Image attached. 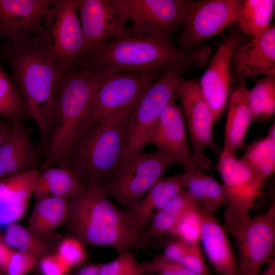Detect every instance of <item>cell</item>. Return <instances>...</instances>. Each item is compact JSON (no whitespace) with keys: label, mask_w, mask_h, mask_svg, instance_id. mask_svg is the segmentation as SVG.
Here are the masks:
<instances>
[{"label":"cell","mask_w":275,"mask_h":275,"mask_svg":"<svg viewBox=\"0 0 275 275\" xmlns=\"http://www.w3.org/2000/svg\"><path fill=\"white\" fill-rule=\"evenodd\" d=\"M40 170L19 173L0 180V226L16 223L34 196Z\"/></svg>","instance_id":"7402d4cb"},{"label":"cell","mask_w":275,"mask_h":275,"mask_svg":"<svg viewBox=\"0 0 275 275\" xmlns=\"http://www.w3.org/2000/svg\"><path fill=\"white\" fill-rule=\"evenodd\" d=\"M202 225V216L197 204L181 215L169 234L187 243L199 242Z\"/></svg>","instance_id":"836d02e7"},{"label":"cell","mask_w":275,"mask_h":275,"mask_svg":"<svg viewBox=\"0 0 275 275\" xmlns=\"http://www.w3.org/2000/svg\"><path fill=\"white\" fill-rule=\"evenodd\" d=\"M37 262L34 257L11 249L1 268L5 275H26Z\"/></svg>","instance_id":"74e56055"},{"label":"cell","mask_w":275,"mask_h":275,"mask_svg":"<svg viewBox=\"0 0 275 275\" xmlns=\"http://www.w3.org/2000/svg\"><path fill=\"white\" fill-rule=\"evenodd\" d=\"M41 275H69L70 268L55 254H49L39 261Z\"/></svg>","instance_id":"ab89813d"},{"label":"cell","mask_w":275,"mask_h":275,"mask_svg":"<svg viewBox=\"0 0 275 275\" xmlns=\"http://www.w3.org/2000/svg\"><path fill=\"white\" fill-rule=\"evenodd\" d=\"M77 0H52L35 36L64 69L78 63L87 52Z\"/></svg>","instance_id":"8992f818"},{"label":"cell","mask_w":275,"mask_h":275,"mask_svg":"<svg viewBox=\"0 0 275 275\" xmlns=\"http://www.w3.org/2000/svg\"><path fill=\"white\" fill-rule=\"evenodd\" d=\"M64 224L85 245L109 247L118 253L146 250L154 244L134 227L129 210L118 208L97 184L85 185L69 199Z\"/></svg>","instance_id":"3957f363"},{"label":"cell","mask_w":275,"mask_h":275,"mask_svg":"<svg viewBox=\"0 0 275 275\" xmlns=\"http://www.w3.org/2000/svg\"><path fill=\"white\" fill-rule=\"evenodd\" d=\"M225 36L211 59L208 68L199 82L209 105L215 123L227 103L232 83L231 61L234 51L247 41L248 37L235 23L229 26Z\"/></svg>","instance_id":"4fadbf2b"},{"label":"cell","mask_w":275,"mask_h":275,"mask_svg":"<svg viewBox=\"0 0 275 275\" xmlns=\"http://www.w3.org/2000/svg\"><path fill=\"white\" fill-rule=\"evenodd\" d=\"M98 267L97 264L84 265L69 275H98Z\"/></svg>","instance_id":"7bdbcfd3"},{"label":"cell","mask_w":275,"mask_h":275,"mask_svg":"<svg viewBox=\"0 0 275 275\" xmlns=\"http://www.w3.org/2000/svg\"><path fill=\"white\" fill-rule=\"evenodd\" d=\"M145 275H152L151 274H149V273H145Z\"/></svg>","instance_id":"bcb514c9"},{"label":"cell","mask_w":275,"mask_h":275,"mask_svg":"<svg viewBox=\"0 0 275 275\" xmlns=\"http://www.w3.org/2000/svg\"><path fill=\"white\" fill-rule=\"evenodd\" d=\"M232 80L237 84L260 75L275 74V26L261 37L251 39L234 52L231 61Z\"/></svg>","instance_id":"d6986e66"},{"label":"cell","mask_w":275,"mask_h":275,"mask_svg":"<svg viewBox=\"0 0 275 275\" xmlns=\"http://www.w3.org/2000/svg\"><path fill=\"white\" fill-rule=\"evenodd\" d=\"M198 207L202 219L200 241L209 261L221 275H239L237 259L226 230L213 212Z\"/></svg>","instance_id":"44dd1931"},{"label":"cell","mask_w":275,"mask_h":275,"mask_svg":"<svg viewBox=\"0 0 275 275\" xmlns=\"http://www.w3.org/2000/svg\"><path fill=\"white\" fill-rule=\"evenodd\" d=\"M158 77L130 72L103 73L81 130L113 114L131 110L148 86Z\"/></svg>","instance_id":"30bf717a"},{"label":"cell","mask_w":275,"mask_h":275,"mask_svg":"<svg viewBox=\"0 0 275 275\" xmlns=\"http://www.w3.org/2000/svg\"><path fill=\"white\" fill-rule=\"evenodd\" d=\"M56 254L70 269L82 264L87 258L84 244L72 236L61 241Z\"/></svg>","instance_id":"d590c367"},{"label":"cell","mask_w":275,"mask_h":275,"mask_svg":"<svg viewBox=\"0 0 275 275\" xmlns=\"http://www.w3.org/2000/svg\"><path fill=\"white\" fill-rule=\"evenodd\" d=\"M1 51L10 64L11 79L37 126L40 150L45 156L59 114L61 79L65 69L35 36L18 42L6 39Z\"/></svg>","instance_id":"7a4b0ae2"},{"label":"cell","mask_w":275,"mask_h":275,"mask_svg":"<svg viewBox=\"0 0 275 275\" xmlns=\"http://www.w3.org/2000/svg\"><path fill=\"white\" fill-rule=\"evenodd\" d=\"M77 7L86 53L119 35L125 29L127 19L118 0H77Z\"/></svg>","instance_id":"9a60e30c"},{"label":"cell","mask_w":275,"mask_h":275,"mask_svg":"<svg viewBox=\"0 0 275 275\" xmlns=\"http://www.w3.org/2000/svg\"><path fill=\"white\" fill-rule=\"evenodd\" d=\"M197 203L184 188L154 215L148 227L142 232L143 237L148 240L169 234L181 216Z\"/></svg>","instance_id":"f1b7e54d"},{"label":"cell","mask_w":275,"mask_h":275,"mask_svg":"<svg viewBox=\"0 0 275 275\" xmlns=\"http://www.w3.org/2000/svg\"><path fill=\"white\" fill-rule=\"evenodd\" d=\"M181 173L161 177L141 199L136 207L129 210L131 221L143 232L154 215L184 189Z\"/></svg>","instance_id":"cb8c5ba5"},{"label":"cell","mask_w":275,"mask_h":275,"mask_svg":"<svg viewBox=\"0 0 275 275\" xmlns=\"http://www.w3.org/2000/svg\"><path fill=\"white\" fill-rule=\"evenodd\" d=\"M249 94L245 81H242L230 96L221 154H235L244 146L247 131L254 121Z\"/></svg>","instance_id":"603a6c76"},{"label":"cell","mask_w":275,"mask_h":275,"mask_svg":"<svg viewBox=\"0 0 275 275\" xmlns=\"http://www.w3.org/2000/svg\"><path fill=\"white\" fill-rule=\"evenodd\" d=\"M174 160L162 151L140 152L123 165L99 186L105 195L132 210L159 180Z\"/></svg>","instance_id":"52a82bcc"},{"label":"cell","mask_w":275,"mask_h":275,"mask_svg":"<svg viewBox=\"0 0 275 275\" xmlns=\"http://www.w3.org/2000/svg\"><path fill=\"white\" fill-rule=\"evenodd\" d=\"M142 263L136 260L130 251L118 253L114 260L99 264L98 275H145Z\"/></svg>","instance_id":"e575fe53"},{"label":"cell","mask_w":275,"mask_h":275,"mask_svg":"<svg viewBox=\"0 0 275 275\" xmlns=\"http://www.w3.org/2000/svg\"><path fill=\"white\" fill-rule=\"evenodd\" d=\"M174 97L180 100L191 144V159L195 167L208 171L212 161L204 153L206 148L216 149L212 136L214 123L212 113L198 81L182 77L178 83Z\"/></svg>","instance_id":"8fae6325"},{"label":"cell","mask_w":275,"mask_h":275,"mask_svg":"<svg viewBox=\"0 0 275 275\" xmlns=\"http://www.w3.org/2000/svg\"><path fill=\"white\" fill-rule=\"evenodd\" d=\"M0 275H3L0 270Z\"/></svg>","instance_id":"7dc6e473"},{"label":"cell","mask_w":275,"mask_h":275,"mask_svg":"<svg viewBox=\"0 0 275 275\" xmlns=\"http://www.w3.org/2000/svg\"><path fill=\"white\" fill-rule=\"evenodd\" d=\"M85 184L68 166H58L40 170L34 196L36 201L46 198L70 199L77 195Z\"/></svg>","instance_id":"484cf974"},{"label":"cell","mask_w":275,"mask_h":275,"mask_svg":"<svg viewBox=\"0 0 275 275\" xmlns=\"http://www.w3.org/2000/svg\"><path fill=\"white\" fill-rule=\"evenodd\" d=\"M249 104L254 121H266L275 112V74L264 75L249 91Z\"/></svg>","instance_id":"1f68e13d"},{"label":"cell","mask_w":275,"mask_h":275,"mask_svg":"<svg viewBox=\"0 0 275 275\" xmlns=\"http://www.w3.org/2000/svg\"><path fill=\"white\" fill-rule=\"evenodd\" d=\"M189 244L190 243L176 238L170 239L165 243L163 255L170 259L180 263Z\"/></svg>","instance_id":"60d3db41"},{"label":"cell","mask_w":275,"mask_h":275,"mask_svg":"<svg viewBox=\"0 0 275 275\" xmlns=\"http://www.w3.org/2000/svg\"><path fill=\"white\" fill-rule=\"evenodd\" d=\"M11 249L3 241L0 240V269L8 256Z\"/></svg>","instance_id":"ee69618b"},{"label":"cell","mask_w":275,"mask_h":275,"mask_svg":"<svg viewBox=\"0 0 275 275\" xmlns=\"http://www.w3.org/2000/svg\"><path fill=\"white\" fill-rule=\"evenodd\" d=\"M52 0H0V36L18 42L36 36Z\"/></svg>","instance_id":"e0dca14e"},{"label":"cell","mask_w":275,"mask_h":275,"mask_svg":"<svg viewBox=\"0 0 275 275\" xmlns=\"http://www.w3.org/2000/svg\"><path fill=\"white\" fill-rule=\"evenodd\" d=\"M13 128L12 123L4 119H0V148L10 137Z\"/></svg>","instance_id":"b9f144b4"},{"label":"cell","mask_w":275,"mask_h":275,"mask_svg":"<svg viewBox=\"0 0 275 275\" xmlns=\"http://www.w3.org/2000/svg\"><path fill=\"white\" fill-rule=\"evenodd\" d=\"M183 167L185 171L195 167L191 159L182 109L173 98L162 112L147 140Z\"/></svg>","instance_id":"2e32d148"},{"label":"cell","mask_w":275,"mask_h":275,"mask_svg":"<svg viewBox=\"0 0 275 275\" xmlns=\"http://www.w3.org/2000/svg\"><path fill=\"white\" fill-rule=\"evenodd\" d=\"M211 47L202 44L191 51L177 46L170 36L132 22L118 36L88 52L80 61L102 73L130 72L159 76L167 70L181 77L204 67Z\"/></svg>","instance_id":"6da1fadb"},{"label":"cell","mask_w":275,"mask_h":275,"mask_svg":"<svg viewBox=\"0 0 275 275\" xmlns=\"http://www.w3.org/2000/svg\"><path fill=\"white\" fill-rule=\"evenodd\" d=\"M0 117L12 124L29 118V111L22 96L1 67Z\"/></svg>","instance_id":"d6a6232c"},{"label":"cell","mask_w":275,"mask_h":275,"mask_svg":"<svg viewBox=\"0 0 275 275\" xmlns=\"http://www.w3.org/2000/svg\"><path fill=\"white\" fill-rule=\"evenodd\" d=\"M69 199L46 198L36 201L29 221L30 230L40 239L50 243L60 238L57 229L64 223Z\"/></svg>","instance_id":"d4e9b609"},{"label":"cell","mask_w":275,"mask_h":275,"mask_svg":"<svg viewBox=\"0 0 275 275\" xmlns=\"http://www.w3.org/2000/svg\"><path fill=\"white\" fill-rule=\"evenodd\" d=\"M239 275H260L274 256L275 204L265 213L251 218L235 238Z\"/></svg>","instance_id":"5bb4252c"},{"label":"cell","mask_w":275,"mask_h":275,"mask_svg":"<svg viewBox=\"0 0 275 275\" xmlns=\"http://www.w3.org/2000/svg\"><path fill=\"white\" fill-rule=\"evenodd\" d=\"M236 4L237 0H186L182 30L176 38L180 47L191 51L202 42L223 34L234 22Z\"/></svg>","instance_id":"7c38bea8"},{"label":"cell","mask_w":275,"mask_h":275,"mask_svg":"<svg viewBox=\"0 0 275 275\" xmlns=\"http://www.w3.org/2000/svg\"><path fill=\"white\" fill-rule=\"evenodd\" d=\"M3 241L10 249L29 254L38 261L50 254L52 248V243L40 239L29 229L16 223L6 226Z\"/></svg>","instance_id":"4dcf8cb0"},{"label":"cell","mask_w":275,"mask_h":275,"mask_svg":"<svg viewBox=\"0 0 275 275\" xmlns=\"http://www.w3.org/2000/svg\"><path fill=\"white\" fill-rule=\"evenodd\" d=\"M127 20L169 36L181 26L186 0H118Z\"/></svg>","instance_id":"ac0fdd59"},{"label":"cell","mask_w":275,"mask_h":275,"mask_svg":"<svg viewBox=\"0 0 275 275\" xmlns=\"http://www.w3.org/2000/svg\"><path fill=\"white\" fill-rule=\"evenodd\" d=\"M183 77L167 70L152 82L131 109L127 119V159L140 152L162 112L174 97L175 88Z\"/></svg>","instance_id":"9c48e42d"},{"label":"cell","mask_w":275,"mask_h":275,"mask_svg":"<svg viewBox=\"0 0 275 275\" xmlns=\"http://www.w3.org/2000/svg\"><path fill=\"white\" fill-rule=\"evenodd\" d=\"M130 111L113 114L79 133L67 166L85 185H100L127 159V122Z\"/></svg>","instance_id":"277c9868"},{"label":"cell","mask_w":275,"mask_h":275,"mask_svg":"<svg viewBox=\"0 0 275 275\" xmlns=\"http://www.w3.org/2000/svg\"><path fill=\"white\" fill-rule=\"evenodd\" d=\"M185 189L194 201L206 210L213 212L226 206L224 188L214 178L201 169L194 167L181 173Z\"/></svg>","instance_id":"4316f807"},{"label":"cell","mask_w":275,"mask_h":275,"mask_svg":"<svg viewBox=\"0 0 275 275\" xmlns=\"http://www.w3.org/2000/svg\"><path fill=\"white\" fill-rule=\"evenodd\" d=\"M13 125L10 137L0 148V180L19 173L39 169L40 150L32 141L30 130L24 121Z\"/></svg>","instance_id":"ffe728a7"},{"label":"cell","mask_w":275,"mask_h":275,"mask_svg":"<svg viewBox=\"0 0 275 275\" xmlns=\"http://www.w3.org/2000/svg\"><path fill=\"white\" fill-rule=\"evenodd\" d=\"M260 275H275V257L267 264L265 269Z\"/></svg>","instance_id":"f6af8a7d"},{"label":"cell","mask_w":275,"mask_h":275,"mask_svg":"<svg viewBox=\"0 0 275 275\" xmlns=\"http://www.w3.org/2000/svg\"><path fill=\"white\" fill-rule=\"evenodd\" d=\"M241 159L264 182L274 173V124L265 138L255 141L246 147Z\"/></svg>","instance_id":"f546056e"},{"label":"cell","mask_w":275,"mask_h":275,"mask_svg":"<svg viewBox=\"0 0 275 275\" xmlns=\"http://www.w3.org/2000/svg\"><path fill=\"white\" fill-rule=\"evenodd\" d=\"M216 169L224 182L227 200L224 227L235 238L250 221L249 212L261 195L264 182L235 154H221Z\"/></svg>","instance_id":"ba28073f"},{"label":"cell","mask_w":275,"mask_h":275,"mask_svg":"<svg viewBox=\"0 0 275 275\" xmlns=\"http://www.w3.org/2000/svg\"><path fill=\"white\" fill-rule=\"evenodd\" d=\"M180 263L195 275H211L204 260L199 242L189 244Z\"/></svg>","instance_id":"f35d334b"},{"label":"cell","mask_w":275,"mask_h":275,"mask_svg":"<svg viewBox=\"0 0 275 275\" xmlns=\"http://www.w3.org/2000/svg\"><path fill=\"white\" fill-rule=\"evenodd\" d=\"M274 0H237L235 22L251 39H258L270 28Z\"/></svg>","instance_id":"83f0119b"},{"label":"cell","mask_w":275,"mask_h":275,"mask_svg":"<svg viewBox=\"0 0 275 275\" xmlns=\"http://www.w3.org/2000/svg\"><path fill=\"white\" fill-rule=\"evenodd\" d=\"M145 273L152 275H195L183 265L163 254L142 263Z\"/></svg>","instance_id":"8d00e7d4"},{"label":"cell","mask_w":275,"mask_h":275,"mask_svg":"<svg viewBox=\"0 0 275 275\" xmlns=\"http://www.w3.org/2000/svg\"><path fill=\"white\" fill-rule=\"evenodd\" d=\"M103 73L79 62L65 70L60 82L59 112L45 160L40 170L67 166Z\"/></svg>","instance_id":"5b68a950"}]
</instances>
